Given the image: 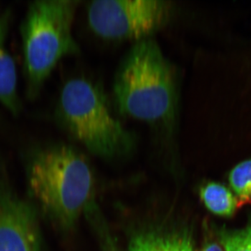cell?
Here are the masks:
<instances>
[{"label":"cell","instance_id":"4fadbf2b","mask_svg":"<svg viewBox=\"0 0 251 251\" xmlns=\"http://www.w3.org/2000/svg\"><path fill=\"white\" fill-rule=\"evenodd\" d=\"M201 251H223V249L219 244L211 243V244H207L204 246Z\"/></svg>","mask_w":251,"mask_h":251},{"label":"cell","instance_id":"ba28073f","mask_svg":"<svg viewBox=\"0 0 251 251\" xmlns=\"http://www.w3.org/2000/svg\"><path fill=\"white\" fill-rule=\"evenodd\" d=\"M128 251H195L191 235L184 229L151 227L133 234Z\"/></svg>","mask_w":251,"mask_h":251},{"label":"cell","instance_id":"7a4b0ae2","mask_svg":"<svg viewBox=\"0 0 251 251\" xmlns=\"http://www.w3.org/2000/svg\"><path fill=\"white\" fill-rule=\"evenodd\" d=\"M28 186L48 217L70 229L92 202L93 178L88 163L67 145L37 149L29 157Z\"/></svg>","mask_w":251,"mask_h":251},{"label":"cell","instance_id":"8992f818","mask_svg":"<svg viewBox=\"0 0 251 251\" xmlns=\"http://www.w3.org/2000/svg\"><path fill=\"white\" fill-rule=\"evenodd\" d=\"M39 219L34 208L0 184V251H42Z\"/></svg>","mask_w":251,"mask_h":251},{"label":"cell","instance_id":"6da1fadb","mask_svg":"<svg viewBox=\"0 0 251 251\" xmlns=\"http://www.w3.org/2000/svg\"><path fill=\"white\" fill-rule=\"evenodd\" d=\"M176 78L173 66L156 41H137L114 82L119 112L150 125L171 126L177 112Z\"/></svg>","mask_w":251,"mask_h":251},{"label":"cell","instance_id":"3957f363","mask_svg":"<svg viewBox=\"0 0 251 251\" xmlns=\"http://www.w3.org/2000/svg\"><path fill=\"white\" fill-rule=\"evenodd\" d=\"M78 1L31 2L21 25L27 95L34 99L54 68L65 56L78 52L72 34Z\"/></svg>","mask_w":251,"mask_h":251},{"label":"cell","instance_id":"7c38bea8","mask_svg":"<svg viewBox=\"0 0 251 251\" xmlns=\"http://www.w3.org/2000/svg\"><path fill=\"white\" fill-rule=\"evenodd\" d=\"M220 239L226 251H251V222L244 228L221 231Z\"/></svg>","mask_w":251,"mask_h":251},{"label":"cell","instance_id":"30bf717a","mask_svg":"<svg viewBox=\"0 0 251 251\" xmlns=\"http://www.w3.org/2000/svg\"><path fill=\"white\" fill-rule=\"evenodd\" d=\"M229 181L236 195L238 208L251 204V159L234 167L229 173Z\"/></svg>","mask_w":251,"mask_h":251},{"label":"cell","instance_id":"8fae6325","mask_svg":"<svg viewBox=\"0 0 251 251\" xmlns=\"http://www.w3.org/2000/svg\"><path fill=\"white\" fill-rule=\"evenodd\" d=\"M85 214L97 234L101 251H120L99 206L95 203L92 204L89 206Z\"/></svg>","mask_w":251,"mask_h":251},{"label":"cell","instance_id":"5b68a950","mask_svg":"<svg viewBox=\"0 0 251 251\" xmlns=\"http://www.w3.org/2000/svg\"><path fill=\"white\" fill-rule=\"evenodd\" d=\"M173 10L172 2L163 0H95L87 7V18L100 37L139 41L163 27Z\"/></svg>","mask_w":251,"mask_h":251},{"label":"cell","instance_id":"9c48e42d","mask_svg":"<svg viewBox=\"0 0 251 251\" xmlns=\"http://www.w3.org/2000/svg\"><path fill=\"white\" fill-rule=\"evenodd\" d=\"M201 197L206 207L216 215L229 217L238 208L237 198L219 183H208L202 186Z\"/></svg>","mask_w":251,"mask_h":251},{"label":"cell","instance_id":"277c9868","mask_svg":"<svg viewBox=\"0 0 251 251\" xmlns=\"http://www.w3.org/2000/svg\"><path fill=\"white\" fill-rule=\"evenodd\" d=\"M57 114L68 132L94 154L112 158L133 148L134 135L112 115L98 86L87 79L64 85Z\"/></svg>","mask_w":251,"mask_h":251},{"label":"cell","instance_id":"52a82bcc","mask_svg":"<svg viewBox=\"0 0 251 251\" xmlns=\"http://www.w3.org/2000/svg\"><path fill=\"white\" fill-rule=\"evenodd\" d=\"M11 11L0 8V102L14 115L21 110L17 91V72L12 56L6 48Z\"/></svg>","mask_w":251,"mask_h":251}]
</instances>
